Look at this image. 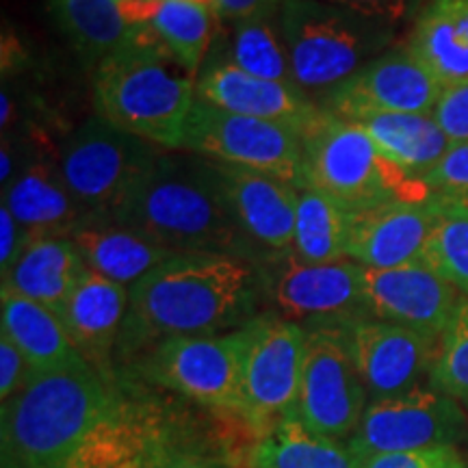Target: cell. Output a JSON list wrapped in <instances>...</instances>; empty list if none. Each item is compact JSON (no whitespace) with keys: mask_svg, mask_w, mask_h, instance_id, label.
Returning <instances> with one entry per match:
<instances>
[{"mask_svg":"<svg viewBox=\"0 0 468 468\" xmlns=\"http://www.w3.org/2000/svg\"><path fill=\"white\" fill-rule=\"evenodd\" d=\"M215 22L213 7L202 0H156L148 25L169 55L197 79L218 35Z\"/></svg>","mask_w":468,"mask_h":468,"instance_id":"4dcf8cb0","label":"cell"},{"mask_svg":"<svg viewBox=\"0 0 468 468\" xmlns=\"http://www.w3.org/2000/svg\"><path fill=\"white\" fill-rule=\"evenodd\" d=\"M349 213L313 186H302L297 193L295 232L291 254L310 265L345 261Z\"/></svg>","mask_w":468,"mask_h":468,"instance_id":"1f68e13d","label":"cell"},{"mask_svg":"<svg viewBox=\"0 0 468 468\" xmlns=\"http://www.w3.org/2000/svg\"><path fill=\"white\" fill-rule=\"evenodd\" d=\"M262 297L273 313L310 327H336L351 319L371 317L365 303V267L345 259L310 265L291 254H267L259 265Z\"/></svg>","mask_w":468,"mask_h":468,"instance_id":"30bf717a","label":"cell"},{"mask_svg":"<svg viewBox=\"0 0 468 468\" xmlns=\"http://www.w3.org/2000/svg\"><path fill=\"white\" fill-rule=\"evenodd\" d=\"M430 386L468 406V297L455 308L447 330L438 338L436 358L430 371Z\"/></svg>","mask_w":468,"mask_h":468,"instance_id":"836d02e7","label":"cell"},{"mask_svg":"<svg viewBox=\"0 0 468 468\" xmlns=\"http://www.w3.org/2000/svg\"><path fill=\"white\" fill-rule=\"evenodd\" d=\"M241 388L251 419H280L295 410L306 327L267 310L241 330Z\"/></svg>","mask_w":468,"mask_h":468,"instance_id":"5bb4252c","label":"cell"},{"mask_svg":"<svg viewBox=\"0 0 468 468\" xmlns=\"http://www.w3.org/2000/svg\"><path fill=\"white\" fill-rule=\"evenodd\" d=\"M210 165L245 237L267 254L291 251L300 189L273 174L218 161Z\"/></svg>","mask_w":468,"mask_h":468,"instance_id":"ffe728a7","label":"cell"},{"mask_svg":"<svg viewBox=\"0 0 468 468\" xmlns=\"http://www.w3.org/2000/svg\"><path fill=\"white\" fill-rule=\"evenodd\" d=\"M336 330L371 401L417 388L434 365L438 341L410 327L358 317Z\"/></svg>","mask_w":468,"mask_h":468,"instance_id":"2e32d148","label":"cell"},{"mask_svg":"<svg viewBox=\"0 0 468 468\" xmlns=\"http://www.w3.org/2000/svg\"><path fill=\"white\" fill-rule=\"evenodd\" d=\"M420 262L468 297V207L441 202Z\"/></svg>","mask_w":468,"mask_h":468,"instance_id":"d6a6232c","label":"cell"},{"mask_svg":"<svg viewBox=\"0 0 468 468\" xmlns=\"http://www.w3.org/2000/svg\"><path fill=\"white\" fill-rule=\"evenodd\" d=\"M441 202L395 200L349 213L345 256L367 269H393L420 262Z\"/></svg>","mask_w":468,"mask_h":468,"instance_id":"d6986e66","label":"cell"},{"mask_svg":"<svg viewBox=\"0 0 468 468\" xmlns=\"http://www.w3.org/2000/svg\"><path fill=\"white\" fill-rule=\"evenodd\" d=\"M468 420L460 401L417 386L408 393L368 401L349 447L362 460L379 453L455 447L466 436Z\"/></svg>","mask_w":468,"mask_h":468,"instance_id":"4fadbf2b","label":"cell"},{"mask_svg":"<svg viewBox=\"0 0 468 468\" xmlns=\"http://www.w3.org/2000/svg\"><path fill=\"white\" fill-rule=\"evenodd\" d=\"M420 185L434 200L468 207V144H455Z\"/></svg>","mask_w":468,"mask_h":468,"instance_id":"e575fe53","label":"cell"},{"mask_svg":"<svg viewBox=\"0 0 468 468\" xmlns=\"http://www.w3.org/2000/svg\"><path fill=\"white\" fill-rule=\"evenodd\" d=\"M122 3H133V0H122Z\"/></svg>","mask_w":468,"mask_h":468,"instance_id":"b9f144b4","label":"cell"},{"mask_svg":"<svg viewBox=\"0 0 468 468\" xmlns=\"http://www.w3.org/2000/svg\"><path fill=\"white\" fill-rule=\"evenodd\" d=\"M284 0H213V11L221 25L250 20V17L278 14Z\"/></svg>","mask_w":468,"mask_h":468,"instance_id":"60d3db41","label":"cell"},{"mask_svg":"<svg viewBox=\"0 0 468 468\" xmlns=\"http://www.w3.org/2000/svg\"><path fill=\"white\" fill-rule=\"evenodd\" d=\"M0 335L7 336L27 356L35 373L68 371L90 365L74 347L55 310L14 292L0 291Z\"/></svg>","mask_w":468,"mask_h":468,"instance_id":"484cf974","label":"cell"},{"mask_svg":"<svg viewBox=\"0 0 468 468\" xmlns=\"http://www.w3.org/2000/svg\"><path fill=\"white\" fill-rule=\"evenodd\" d=\"M442 87L403 48H390L358 69L343 85L321 96L327 113L358 122L386 113H434Z\"/></svg>","mask_w":468,"mask_h":468,"instance_id":"9a60e30c","label":"cell"},{"mask_svg":"<svg viewBox=\"0 0 468 468\" xmlns=\"http://www.w3.org/2000/svg\"><path fill=\"white\" fill-rule=\"evenodd\" d=\"M303 186H313L345 213L376 208L395 200H430L420 183L388 163L356 122L321 111L302 134Z\"/></svg>","mask_w":468,"mask_h":468,"instance_id":"52a82bcc","label":"cell"},{"mask_svg":"<svg viewBox=\"0 0 468 468\" xmlns=\"http://www.w3.org/2000/svg\"><path fill=\"white\" fill-rule=\"evenodd\" d=\"M362 278L365 303L373 319L410 327L434 341L447 330L462 300V292L425 262L393 269L365 267Z\"/></svg>","mask_w":468,"mask_h":468,"instance_id":"e0dca14e","label":"cell"},{"mask_svg":"<svg viewBox=\"0 0 468 468\" xmlns=\"http://www.w3.org/2000/svg\"><path fill=\"white\" fill-rule=\"evenodd\" d=\"M356 124L365 128L384 159L414 183H420L455 145L434 115L427 113L371 115Z\"/></svg>","mask_w":468,"mask_h":468,"instance_id":"83f0119b","label":"cell"},{"mask_svg":"<svg viewBox=\"0 0 468 468\" xmlns=\"http://www.w3.org/2000/svg\"><path fill=\"white\" fill-rule=\"evenodd\" d=\"M28 241L27 232L22 230L20 221L16 215L5 207H0V276L14 267V262L20 259L22 250Z\"/></svg>","mask_w":468,"mask_h":468,"instance_id":"ab89813d","label":"cell"},{"mask_svg":"<svg viewBox=\"0 0 468 468\" xmlns=\"http://www.w3.org/2000/svg\"><path fill=\"white\" fill-rule=\"evenodd\" d=\"M325 3L338 5V7L351 9L360 16L399 28L401 25L417 20L427 0H325Z\"/></svg>","mask_w":468,"mask_h":468,"instance_id":"8d00e7d4","label":"cell"},{"mask_svg":"<svg viewBox=\"0 0 468 468\" xmlns=\"http://www.w3.org/2000/svg\"><path fill=\"white\" fill-rule=\"evenodd\" d=\"M126 310V286L98 276L90 269L58 310L74 347L98 373L111 379H115V349Z\"/></svg>","mask_w":468,"mask_h":468,"instance_id":"44dd1931","label":"cell"},{"mask_svg":"<svg viewBox=\"0 0 468 468\" xmlns=\"http://www.w3.org/2000/svg\"><path fill=\"white\" fill-rule=\"evenodd\" d=\"M196 96L197 101L230 113L284 126L300 137L324 111L297 85L261 79L218 57H208L202 72L197 74Z\"/></svg>","mask_w":468,"mask_h":468,"instance_id":"ac0fdd59","label":"cell"},{"mask_svg":"<svg viewBox=\"0 0 468 468\" xmlns=\"http://www.w3.org/2000/svg\"><path fill=\"white\" fill-rule=\"evenodd\" d=\"M156 0H48V14L69 48L91 72L150 22Z\"/></svg>","mask_w":468,"mask_h":468,"instance_id":"7402d4cb","label":"cell"},{"mask_svg":"<svg viewBox=\"0 0 468 468\" xmlns=\"http://www.w3.org/2000/svg\"><path fill=\"white\" fill-rule=\"evenodd\" d=\"M239 330L165 338L134 358L131 367L145 384L185 397L197 406L248 417L241 388Z\"/></svg>","mask_w":468,"mask_h":468,"instance_id":"9c48e42d","label":"cell"},{"mask_svg":"<svg viewBox=\"0 0 468 468\" xmlns=\"http://www.w3.org/2000/svg\"><path fill=\"white\" fill-rule=\"evenodd\" d=\"M278 16L295 85L317 101L390 50L397 35L386 22L325 0H284Z\"/></svg>","mask_w":468,"mask_h":468,"instance_id":"8992f818","label":"cell"},{"mask_svg":"<svg viewBox=\"0 0 468 468\" xmlns=\"http://www.w3.org/2000/svg\"><path fill=\"white\" fill-rule=\"evenodd\" d=\"M278 14L228 25L226 31L219 33V39L215 35L208 57H218L261 79L295 85Z\"/></svg>","mask_w":468,"mask_h":468,"instance_id":"f546056e","label":"cell"},{"mask_svg":"<svg viewBox=\"0 0 468 468\" xmlns=\"http://www.w3.org/2000/svg\"><path fill=\"white\" fill-rule=\"evenodd\" d=\"M3 204L28 239L66 237L69 239L90 218L63 183L57 159L33 154L16 178L3 186Z\"/></svg>","mask_w":468,"mask_h":468,"instance_id":"603a6c76","label":"cell"},{"mask_svg":"<svg viewBox=\"0 0 468 468\" xmlns=\"http://www.w3.org/2000/svg\"><path fill=\"white\" fill-rule=\"evenodd\" d=\"M431 115L453 144H468V83L442 90Z\"/></svg>","mask_w":468,"mask_h":468,"instance_id":"74e56055","label":"cell"},{"mask_svg":"<svg viewBox=\"0 0 468 468\" xmlns=\"http://www.w3.org/2000/svg\"><path fill=\"white\" fill-rule=\"evenodd\" d=\"M85 271L87 265L72 239L35 237L3 276V292L37 302L58 314Z\"/></svg>","mask_w":468,"mask_h":468,"instance_id":"cb8c5ba5","label":"cell"},{"mask_svg":"<svg viewBox=\"0 0 468 468\" xmlns=\"http://www.w3.org/2000/svg\"><path fill=\"white\" fill-rule=\"evenodd\" d=\"M259 267L224 254H174L128 289L115 360L134 358L174 336L234 332L256 317Z\"/></svg>","mask_w":468,"mask_h":468,"instance_id":"6da1fadb","label":"cell"},{"mask_svg":"<svg viewBox=\"0 0 468 468\" xmlns=\"http://www.w3.org/2000/svg\"><path fill=\"white\" fill-rule=\"evenodd\" d=\"M69 239L79 248L90 271L126 289L174 256V251L113 219L87 221Z\"/></svg>","mask_w":468,"mask_h":468,"instance_id":"4316f807","label":"cell"},{"mask_svg":"<svg viewBox=\"0 0 468 468\" xmlns=\"http://www.w3.org/2000/svg\"><path fill=\"white\" fill-rule=\"evenodd\" d=\"M202 159L273 174L303 186V150L300 134L289 128L230 113L196 101L185 126L183 148Z\"/></svg>","mask_w":468,"mask_h":468,"instance_id":"8fae6325","label":"cell"},{"mask_svg":"<svg viewBox=\"0 0 468 468\" xmlns=\"http://www.w3.org/2000/svg\"><path fill=\"white\" fill-rule=\"evenodd\" d=\"M96 115L161 150L183 148L196 79L169 55L148 22L91 72Z\"/></svg>","mask_w":468,"mask_h":468,"instance_id":"277c9868","label":"cell"},{"mask_svg":"<svg viewBox=\"0 0 468 468\" xmlns=\"http://www.w3.org/2000/svg\"><path fill=\"white\" fill-rule=\"evenodd\" d=\"M68 468H228V458L189 410L122 384Z\"/></svg>","mask_w":468,"mask_h":468,"instance_id":"5b68a950","label":"cell"},{"mask_svg":"<svg viewBox=\"0 0 468 468\" xmlns=\"http://www.w3.org/2000/svg\"><path fill=\"white\" fill-rule=\"evenodd\" d=\"M113 221L174 254H224L254 265L267 256L234 219L210 161L191 152L163 150Z\"/></svg>","mask_w":468,"mask_h":468,"instance_id":"7a4b0ae2","label":"cell"},{"mask_svg":"<svg viewBox=\"0 0 468 468\" xmlns=\"http://www.w3.org/2000/svg\"><path fill=\"white\" fill-rule=\"evenodd\" d=\"M406 48L442 90L468 83V0H427Z\"/></svg>","mask_w":468,"mask_h":468,"instance_id":"d4e9b609","label":"cell"},{"mask_svg":"<svg viewBox=\"0 0 468 468\" xmlns=\"http://www.w3.org/2000/svg\"><path fill=\"white\" fill-rule=\"evenodd\" d=\"M368 406V393L336 327H306L295 414L314 434L349 441Z\"/></svg>","mask_w":468,"mask_h":468,"instance_id":"7c38bea8","label":"cell"},{"mask_svg":"<svg viewBox=\"0 0 468 468\" xmlns=\"http://www.w3.org/2000/svg\"><path fill=\"white\" fill-rule=\"evenodd\" d=\"M362 468H468V464L455 447H434L371 455L362 460Z\"/></svg>","mask_w":468,"mask_h":468,"instance_id":"d590c367","label":"cell"},{"mask_svg":"<svg viewBox=\"0 0 468 468\" xmlns=\"http://www.w3.org/2000/svg\"><path fill=\"white\" fill-rule=\"evenodd\" d=\"M122 393L93 367L37 373L0 410V468H68Z\"/></svg>","mask_w":468,"mask_h":468,"instance_id":"3957f363","label":"cell"},{"mask_svg":"<svg viewBox=\"0 0 468 468\" xmlns=\"http://www.w3.org/2000/svg\"><path fill=\"white\" fill-rule=\"evenodd\" d=\"M37 376L27 356L0 335V401H9Z\"/></svg>","mask_w":468,"mask_h":468,"instance_id":"f35d334b","label":"cell"},{"mask_svg":"<svg viewBox=\"0 0 468 468\" xmlns=\"http://www.w3.org/2000/svg\"><path fill=\"white\" fill-rule=\"evenodd\" d=\"M161 148L93 115L61 144L58 172L91 219H113L137 180L161 156Z\"/></svg>","mask_w":468,"mask_h":468,"instance_id":"ba28073f","label":"cell"},{"mask_svg":"<svg viewBox=\"0 0 468 468\" xmlns=\"http://www.w3.org/2000/svg\"><path fill=\"white\" fill-rule=\"evenodd\" d=\"M251 468H362V458L347 441L314 434L289 412L254 444Z\"/></svg>","mask_w":468,"mask_h":468,"instance_id":"f1b7e54d","label":"cell"}]
</instances>
